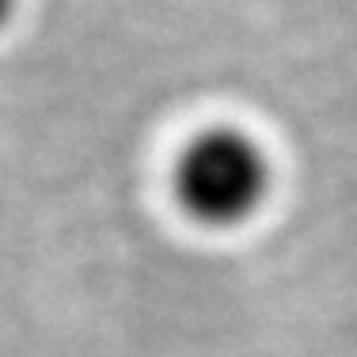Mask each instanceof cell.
<instances>
[{
    "label": "cell",
    "mask_w": 357,
    "mask_h": 357,
    "mask_svg": "<svg viewBox=\"0 0 357 357\" xmlns=\"http://www.w3.org/2000/svg\"><path fill=\"white\" fill-rule=\"evenodd\" d=\"M274 167L251 133L217 130L198 133L175 160V194L194 220L209 228H236L266 206Z\"/></svg>",
    "instance_id": "cell-1"
},
{
    "label": "cell",
    "mask_w": 357,
    "mask_h": 357,
    "mask_svg": "<svg viewBox=\"0 0 357 357\" xmlns=\"http://www.w3.org/2000/svg\"><path fill=\"white\" fill-rule=\"evenodd\" d=\"M12 12H15V0H0V31L8 27V20H12Z\"/></svg>",
    "instance_id": "cell-2"
}]
</instances>
